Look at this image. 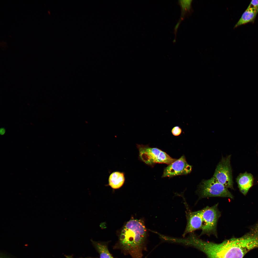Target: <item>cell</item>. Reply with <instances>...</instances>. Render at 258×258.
Masks as SVG:
<instances>
[{
	"label": "cell",
	"mask_w": 258,
	"mask_h": 258,
	"mask_svg": "<svg viewBox=\"0 0 258 258\" xmlns=\"http://www.w3.org/2000/svg\"><path fill=\"white\" fill-rule=\"evenodd\" d=\"M179 23H177V24L176 26L175 27V29H177V28H178V26H179Z\"/></svg>",
	"instance_id": "18"
},
{
	"label": "cell",
	"mask_w": 258,
	"mask_h": 258,
	"mask_svg": "<svg viewBox=\"0 0 258 258\" xmlns=\"http://www.w3.org/2000/svg\"><path fill=\"white\" fill-rule=\"evenodd\" d=\"M192 0H180V3L183 11L190 9Z\"/></svg>",
	"instance_id": "13"
},
{
	"label": "cell",
	"mask_w": 258,
	"mask_h": 258,
	"mask_svg": "<svg viewBox=\"0 0 258 258\" xmlns=\"http://www.w3.org/2000/svg\"><path fill=\"white\" fill-rule=\"evenodd\" d=\"M93 243L99 254L100 258H114L109 252L107 245L94 241Z\"/></svg>",
	"instance_id": "12"
},
{
	"label": "cell",
	"mask_w": 258,
	"mask_h": 258,
	"mask_svg": "<svg viewBox=\"0 0 258 258\" xmlns=\"http://www.w3.org/2000/svg\"><path fill=\"white\" fill-rule=\"evenodd\" d=\"M187 224L183 235L184 237L187 234L198 229H201L203 221L200 210L195 212H186Z\"/></svg>",
	"instance_id": "8"
},
{
	"label": "cell",
	"mask_w": 258,
	"mask_h": 258,
	"mask_svg": "<svg viewBox=\"0 0 258 258\" xmlns=\"http://www.w3.org/2000/svg\"><path fill=\"white\" fill-rule=\"evenodd\" d=\"M5 132V130L4 128H1L0 129V134L3 135H4Z\"/></svg>",
	"instance_id": "16"
},
{
	"label": "cell",
	"mask_w": 258,
	"mask_h": 258,
	"mask_svg": "<svg viewBox=\"0 0 258 258\" xmlns=\"http://www.w3.org/2000/svg\"><path fill=\"white\" fill-rule=\"evenodd\" d=\"M147 236L143 222L131 220L127 222L121 232L119 247L133 258H142L143 251L146 250Z\"/></svg>",
	"instance_id": "1"
},
{
	"label": "cell",
	"mask_w": 258,
	"mask_h": 258,
	"mask_svg": "<svg viewBox=\"0 0 258 258\" xmlns=\"http://www.w3.org/2000/svg\"><path fill=\"white\" fill-rule=\"evenodd\" d=\"M192 167L188 163L184 156L183 155L164 168L162 177H171L188 174L191 171Z\"/></svg>",
	"instance_id": "7"
},
{
	"label": "cell",
	"mask_w": 258,
	"mask_h": 258,
	"mask_svg": "<svg viewBox=\"0 0 258 258\" xmlns=\"http://www.w3.org/2000/svg\"><path fill=\"white\" fill-rule=\"evenodd\" d=\"M140 159L145 164L153 166L156 163L169 165L175 161L166 152L157 148L151 147L149 145L136 144Z\"/></svg>",
	"instance_id": "3"
},
{
	"label": "cell",
	"mask_w": 258,
	"mask_h": 258,
	"mask_svg": "<svg viewBox=\"0 0 258 258\" xmlns=\"http://www.w3.org/2000/svg\"><path fill=\"white\" fill-rule=\"evenodd\" d=\"M238 188L241 192L246 195L252 186L253 177L251 173L245 172L240 174L236 179Z\"/></svg>",
	"instance_id": "9"
},
{
	"label": "cell",
	"mask_w": 258,
	"mask_h": 258,
	"mask_svg": "<svg viewBox=\"0 0 258 258\" xmlns=\"http://www.w3.org/2000/svg\"><path fill=\"white\" fill-rule=\"evenodd\" d=\"M66 258H74L70 256H65Z\"/></svg>",
	"instance_id": "17"
},
{
	"label": "cell",
	"mask_w": 258,
	"mask_h": 258,
	"mask_svg": "<svg viewBox=\"0 0 258 258\" xmlns=\"http://www.w3.org/2000/svg\"><path fill=\"white\" fill-rule=\"evenodd\" d=\"M182 243L200 250L207 258H237L234 238L217 243L204 241L193 234L183 239Z\"/></svg>",
	"instance_id": "2"
},
{
	"label": "cell",
	"mask_w": 258,
	"mask_h": 258,
	"mask_svg": "<svg viewBox=\"0 0 258 258\" xmlns=\"http://www.w3.org/2000/svg\"><path fill=\"white\" fill-rule=\"evenodd\" d=\"M124 181V174L123 172H114L112 173L109 176V185L112 188L117 189L123 185Z\"/></svg>",
	"instance_id": "11"
},
{
	"label": "cell",
	"mask_w": 258,
	"mask_h": 258,
	"mask_svg": "<svg viewBox=\"0 0 258 258\" xmlns=\"http://www.w3.org/2000/svg\"><path fill=\"white\" fill-rule=\"evenodd\" d=\"M171 131L173 135L174 136H177L180 135L181 134L182 129L179 126H177L173 127Z\"/></svg>",
	"instance_id": "14"
},
{
	"label": "cell",
	"mask_w": 258,
	"mask_h": 258,
	"mask_svg": "<svg viewBox=\"0 0 258 258\" xmlns=\"http://www.w3.org/2000/svg\"><path fill=\"white\" fill-rule=\"evenodd\" d=\"M249 6L251 7L258 8V0H252Z\"/></svg>",
	"instance_id": "15"
},
{
	"label": "cell",
	"mask_w": 258,
	"mask_h": 258,
	"mask_svg": "<svg viewBox=\"0 0 258 258\" xmlns=\"http://www.w3.org/2000/svg\"><path fill=\"white\" fill-rule=\"evenodd\" d=\"M218 205L217 204L211 207L207 206L200 210L203 221L200 235L213 234L217 236V224L221 215Z\"/></svg>",
	"instance_id": "5"
},
{
	"label": "cell",
	"mask_w": 258,
	"mask_h": 258,
	"mask_svg": "<svg viewBox=\"0 0 258 258\" xmlns=\"http://www.w3.org/2000/svg\"><path fill=\"white\" fill-rule=\"evenodd\" d=\"M258 12V8L248 6L235 25L234 27L253 21Z\"/></svg>",
	"instance_id": "10"
},
{
	"label": "cell",
	"mask_w": 258,
	"mask_h": 258,
	"mask_svg": "<svg viewBox=\"0 0 258 258\" xmlns=\"http://www.w3.org/2000/svg\"><path fill=\"white\" fill-rule=\"evenodd\" d=\"M201 198L221 197L233 198L228 188L219 182L214 177L203 180L199 184L197 191Z\"/></svg>",
	"instance_id": "4"
},
{
	"label": "cell",
	"mask_w": 258,
	"mask_h": 258,
	"mask_svg": "<svg viewBox=\"0 0 258 258\" xmlns=\"http://www.w3.org/2000/svg\"><path fill=\"white\" fill-rule=\"evenodd\" d=\"M231 155L222 157L217 166L213 177L220 183L228 188L233 189L231 168L230 164Z\"/></svg>",
	"instance_id": "6"
}]
</instances>
